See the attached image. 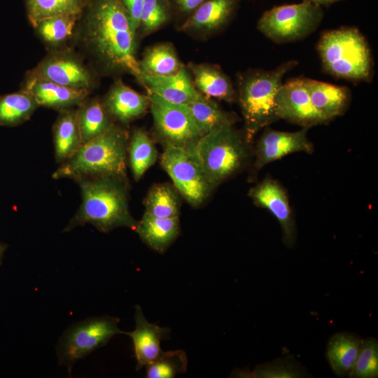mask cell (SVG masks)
<instances>
[{
	"label": "cell",
	"instance_id": "cell-3",
	"mask_svg": "<svg viewBox=\"0 0 378 378\" xmlns=\"http://www.w3.org/2000/svg\"><path fill=\"white\" fill-rule=\"evenodd\" d=\"M128 132L114 124L101 135L81 144L70 158L62 162L52 178H82L97 176L126 178Z\"/></svg>",
	"mask_w": 378,
	"mask_h": 378
},
{
	"label": "cell",
	"instance_id": "cell-23",
	"mask_svg": "<svg viewBox=\"0 0 378 378\" xmlns=\"http://www.w3.org/2000/svg\"><path fill=\"white\" fill-rule=\"evenodd\" d=\"M135 230L146 244L162 253L178 236L179 219L178 217H155L145 212L137 222Z\"/></svg>",
	"mask_w": 378,
	"mask_h": 378
},
{
	"label": "cell",
	"instance_id": "cell-31",
	"mask_svg": "<svg viewBox=\"0 0 378 378\" xmlns=\"http://www.w3.org/2000/svg\"><path fill=\"white\" fill-rule=\"evenodd\" d=\"M127 150L133 176L138 181L155 162L158 151L148 134L141 129L133 131Z\"/></svg>",
	"mask_w": 378,
	"mask_h": 378
},
{
	"label": "cell",
	"instance_id": "cell-19",
	"mask_svg": "<svg viewBox=\"0 0 378 378\" xmlns=\"http://www.w3.org/2000/svg\"><path fill=\"white\" fill-rule=\"evenodd\" d=\"M240 0H206L183 23L180 30L211 33L223 27L233 15Z\"/></svg>",
	"mask_w": 378,
	"mask_h": 378
},
{
	"label": "cell",
	"instance_id": "cell-7",
	"mask_svg": "<svg viewBox=\"0 0 378 378\" xmlns=\"http://www.w3.org/2000/svg\"><path fill=\"white\" fill-rule=\"evenodd\" d=\"M120 318L102 315L86 318L68 327L57 345L59 365L70 373L74 365L106 345L116 335L125 334L118 327Z\"/></svg>",
	"mask_w": 378,
	"mask_h": 378
},
{
	"label": "cell",
	"instance_id": "cell-5",
	"mask_svg": "<svg viewBox=\"0 0 378 378\" xmlns=\"http://www.w3.org/2000/svg\"><path fill=\"white\" fill-rule=\"evenodd\" d=\"M318 52L326 72L351 80H366L371 75V52L363 36L354 27L324 33Z\"/></svg>",
	"mask_w": 378,
	"mask_h": 378
},
{
	"label": "cell",
	"instance_id": "cell-39",
	"mask_svg": "<svg viewBox=\"0 0 378 378\" xmlns=\"http://www.w3.org/2000/svg\"><path fill=\"white\" fill-rule=\"evenodd\" d=\"M302 1H309L312 4L321 6V5L330 4L332 3H334L340 0H302Z\"/></svg>",
	"mask_w": 378,
	"mask_h": 378
},
{
	"label": "cell",
	"instance_id": "cell-30",
	"mask_svg": "<svg viewBox=\"0 0 378 378\" xmlns=\"http://www.w3.org/2000/svg\"><path fill=\"white\" fill-rule=\"evenodd\" d=\"M202 136L226 125H233V115L223 111L209 98L186 105Z\"/></svg>",
	"mask_w": 378,
	"mask_h": 378
},
{
	"label": "cell",
	"instance_id": "cell-27",
	"mask_svg": "<svg viewBox=\"0 0 378 378\" xmlns=\"http://www.w3.org/2000/svg\"><path fill=\"white\" fill-rule=\"evenodd\" d=\"M78 18L60 15L38 21L33 27L48 51L69 46Z\"/></svg>",
	"mask_w": 378,
	"mask_h": 378
},
{
	"label": "cell",
	"instance_id": "cell-25",
	"mask_svg": "<svg viewBox=\"0 0 378 378\" xmlns=\"http://www.w3.org/2000/svg\"><path fill=\"white\" fill-rule=\"evenodd\" d=\"M52 132L55 157L61 164L74 155L82 144L76 108L59 111Z\"/></svg>",
	"mask_w": 378,
	"mask_h": 378
},
{
	"label": "cell",
	"instance_id": "cell-12",
	"mask_svg": "<svg viewBox=\"0 0 378 378\" xmlns=\"http://www.w3.org/2000/svg\"><path fill=\"white\" fill-rule=\"evenodd\" d=\"M274 103L279 119L308 128L327 122L314 108L303 78L283 83Z\"/></svg>",
	"mask_w": 378,
	"mask_h": 378
},
{
	"label": "cell",
	"instance_id": "cell-32",
	"mask_svg": "<svg viewBox=\"0 0 378 378\" xmlns=\"http://www.w3.org/2000/svg\"><path fill=\"white\" fill-rule=\"evenodd\" d=\"M237 377L257 378H300L307 377L306 368L293 355L278 358L271 362L258 365L253 372L235 374Z\"/></svg>",
	"mask_w": 378,
	"mask_h": 378
},
{
	"label": "cell",
	"instance_id": "cell-35",
	"mask_svg": "<svg viewBox=\"0 0 378 378\" xmlns=\"http://www.w3.org/2000/svg\"><path fill=\"white\" fill-rule=\"evenodd\" d=\"M171 8L169 0H144L137 35L145 36L164 26L169 20Z\"/></svg>",
	"mask_w": 378,
	"mask_h": 378
},
{
	"label": "cell",
	"instance_id": "cell-28",
	"mask_svg": "<svg viewBox=\"0 0 378 378\" xmlns=\"http://www.w3.org/2000/svg\"><path fill=\"white\" fill-rule=\"evenodd\" d=\"M39 107L34 97L22 89L0 96V125L14 127L27 121Z\"/></svg>",
	"mask_w": 378,
	"mask_h": 378
},
{
	"label": "cell",
	"instance_id": "cell-26",
	"mask_svg": "<svg viewBox=\"0 0 378 378\" xmlns=\"http://www.w3.org/2000/svg\"><path fill=\"white\" fill-rule=\"evenodd\" d=\"M142 77L167 76L176 74L183 65L169 43H162L148 48L139 60Z\"/></svg>",
	"mask_w": 378,
	"mask_h": 378
},
{
	"label": "cell",
	"instance_id": "cell-16",
	"mask_svg": "<svg viewBox=\"0 0 378 378\" xmlns=\"http://www.w3.org/2000/svg\"><path fill=\"white\" fill-rule=\"evenodd\" d=\"M102 102L113 120L123 125L143 115L149 106L148 95L137 92L120 79L112 84Z\"/></svg>",
	"mask_w": 378,
	"mask_h": 378
},
{
	"label": "cell",
	"instance_id": "cell-33",
	"mask_svg": "<svg viewBox=\"0 0 378 378\" xmlns=\"http://www.w3.org/2000/svg\"><path fill=\"white\" fill-rule=\"evenodd\" d=\"M146 211L159 218H176L179 215L177 196L167 184H158L150 188L145 199Z\"/></svg>",
	"mask_w": 378,
	"mask_h": 378
},
{
	"label": "cell",
	"instance_id": "cell-29",
	"mask_svg": "<svg viewBox=\"0 0 378 378\" xmlns=\"http://www.w3.org/2000/svg\"><path fill=\"white\" fill-rule=\"evenodd\" d=\"M87 0H25L28 20L32 27L38 21L55 16L80 18Z\"/></svg>",
	"mask_w": 378,
	"mask_h": 378
},
{
	"label": "cell",
	"instance_id": "cell-4",
	"mask_svg": "<svg viewBox=\"0 0 378 378\" xmlns=\"http://www.w3.org/2000/svg\"><path fill=\"white\" fill-rule=\"evenodd\" d=\"M296 65V61L290 60L272 70L253 69L239 76L237 97L248 144L260 130L279 120L276 112L275 95L283 83L284 75Z\"/></svg>",
	"mask_w": 378,
	"mask_h": 378
},
{
	"label": "cell",
	"instance_id": "cell-15",
	"mask_svg": "<svg viewBox=\"0 0 378 378\" xmlns=\"http://www.w3.org/2000/svg\"><path fill=\"white\" fill-rule=\"evenodd\" d=\"M134 319L135 329L125 334L132 340L136 370H139L161 354L160 342L169 337L170 329L149 323L139 305L135 306Z\"/></svg>",
	"mask_w": 378,
	"mask_h": 378
},
{
	"label": "cell",
	"instance_id": "cell-20",
	"mask_svg": "<svg viewBox=\"0 0 378 378\" xmlns=\"http://www.w3.org/2000/svg\"><path fill=\"white\" fill-rule=\"evenodd\" d=\"M304 79L314 108L327 122L345 113L350 101L346 88L311 78Z\"/></svg>",
	"mask_w": 378,
	"mask_h": 378
},
{
	"label": "cell",
	"instance_id": "cell-24",
	"mask_svg": "<svg viewBox=\"0 0 378 378\" xmlns=\"http://www.w3.org/2000/svg\"><path fill=\"white\" fill-rule=\"evenodd\" d=\"M82 144L101 135L114 124L102 99L88 97L76 108Z\"/></svg>",
	"mask_w": 378,
	"mask_h": 378
},
{
	"label": "cell",
	"instance_id": "cell-37",
	"mask_svg": "<svg viewBox=\"0 0 378 378\" xmlns=\"http://www.w3.org/2000/svg\"><path fill=\"white\" fill-rule=\"evenodd\" d=\"M128 13L133 30L137 34L144 0H121Z\"/></svg>",
	"mask_w": 378,
	"mask_h": 378
},
{
	"label": "cell",
	"instance_id": "cell-36",
	"mask_svg": "<svg viewBox=\"0 0 378 378\" xmlns=\"http://www.w3.org/2000/svg\"><path fill=\"white\" fill-rule=\"evenodd\" d=\"M378 377V341L372 337L362 340L359 352L351 372V378Z\"/></svg>",
	"mask_w": 378,
	"mask_h": 378
},
{
	"label": "cell",
	"instance_id": "cell-38",
	"mask_svg": "<svg viewBox=\"0 0 378 378\" xmlns=\"http://www.w3.org/2000/svg\"><path fill=\"white\" fill-rule=\"evenodd\" d=\"M171 6L184 14H191L206 0H169Z\"/></svg>",
	"mask_w": 378,
	"mask_h": 378
},
{
	"label": "cell",
	"instance_id": "cell-9",
	"mask_svg": "<svg viewBox=\"0 0 378 378\" xmlns=\"http://www.w3.org/2000/svg\"><path fill=\"white\" fill-rule=\"evenodd\" d=\"M99 76L71 45L49 50L25 74L24 80H44L68 88L92 92Z\"/></svg>",
	"mask_w": 378,
	"mask_h": 378
},
{
	"label": "cell",
	"instance_id": "cell-41",
	"mask_svg": "<svg viewBox=\"0 0 378 378\" xmlns=\"http://www.w3.org/2000/svg\"></svg>",
	"mask_w": 378,
	"mask_h": 378
},
{
	"label": "cell",
	"instance_id": "cell-8",
	"mask_svg": "<svg viewBox=\"0 0 378 378\" xmlns=\"http://www.w3.org/2000/svg\"><path fill=\"white\" fill-rule=\"evenodd\" d=\"M324 16L321 6L302 1L300 4L273 7L262 13L258 29L274 43L302 39L320 25Z\"/></svg>",
	"mask_w": 378,
	"mask_h": 378
},
{
	"label": "cell",
	"instance_id": "cell-2",
	"mask_svg": "<svg viewBox=\"0 0 378 378\" xmlns=\"http://www.w3.org/2000/svg\"><path fill=\"white\" fill-rule=\"evenodd\" d=\"M76 182L80 188L82 202L64 232L86 223L102 232L118 227L135 230L137 222L129 210L126 178L97 176Z\"/></svg>",
	"mask_w": 378,
	"mask_h": 378
},
{
	"label": "cell",
	"instance_id": "cell-18",
	"mask_svg": "<svg viewBox=\"0 0 378 378\" xmlns=\"http://www.w3.org/2000/svg\"><path fill=\"white\" fill-rule=\"evenodd\" d=\"M143 85L148 93L155 94L175 104L187 105L204 97L195 88L184 66L172 76L144 77Z\"/></svg>",
	"mask_w": 378,
	"mask_h": 378
},
{
	"label": "cell",
	"instance_id": "cell-13",
	"mask_svg": "<svg viewBox=\"0 0 378 378\" xmlns=\"http://www.w3.org/2000/svg\"><path fill=\"white\" fill-rule=\"evenodd\" d=\"M248 195L254 204L269 211L278 220L285 246L291 248L296 241L297 230L285 188L275 179L266 177L253 187Z\"/></svg>",
	"mask_w": 378,
	"mask_h": 378
},
{
	"label": "cell",
	"instance_id": "cell-34",
	"mask_svg": "<svg viewBox=\"0 0 378 378\" xmlns=\"http://www.w3.org/2000/svg\"><path fill=\"white\" fill-rule=\"evenodd\" d=\"M188 360L184 351H162L153 361L146 365L148 378H172L187 370Z\"/></svg>",
	"mask_w": 378,
	"mask_h": 378
},
{
	"label": "cell",
	"instance_id": "cell-40",
	"mask_svg": "<svg viewBox=\"0 0 378 378\" xmlns=\"http://www.w3.org/2000/svg\"><path fill=\"white\" fill-rule=\"evenodd\" d=\"M6 247V244L0 241V264Z\"/></svg>",
	"mask_w": 378,
	"mask_h": 378
},
{
	"label": "cell",
	"instance_id": "cell-17",
	"mask_svg": "<svg viewBox=\"0 0 378 378\" xmlns=\"http://www.w3.org/2000/svg\"><path fill=\"white\" fill-rule=\"evenodd\" d=\"M21 89L29 93L39 106L59 111L77 107L91 93L44 80H24Z\"/></svg>",
	"mask_w": 378,
	"mask_h": 378
},
{
	"label": "cell",
	"instance_id": "cell-1",
	"mask_svg": "<svg viewBox=\"0 0 378 378\" xmlns=\"http://www.w3.org/2000/svg\"><path fill=\"white\" fill-rule=\"evenodd\" d=\"M136 38L121 0H87L71 46L99 77L128 74L143 85Z\"/></svg>",
	"mask_w": 378,
	"mask_h": 378
},
{
	"label": "cell",
	"instance_id": "cell-14",
	"mask_svg": "<svg viewBox=\"0 0 378 378\" xmlns=\"http://www.w3.org/2000/svg\"><path fill=\"white\" fill-rule=\"evenodd\" d=\"M308 130V127H302L295 132H283L267 127L255 146V172L293 153H312L314 148L307 137Z\"/></svg>",
	"mask_w": 378,
	"mask_h": 378
},
{
	"label": "cell",
	"instance_id": "cell-11",
	"mask_svg": "<svg viewBox=\"0 0 378 378\" xmlns=\"http://www.w3.org/2000/svg\"><path fill=\"white\" fill-rule=\"evenodd\" d=\"M155 129L165 145L190 148L202 136L186 105L148 93Z\"/></svg>",
	"mask_w": 378,
	"mask_h": 378
},
{
	"label": "cell",
	"instance_id": "cell-22",
	"mask_svg": "<svg viewBox=\"0 0 378 378\" xmlns=\"http://www.w3.org/2000/svg\"><path fill=\"white\" fill-rule=\"evenodd\" d=\"M196 90L207 98L232 102L237 97L230 78L217 66L206 64H190Z\"/></svg>",
	"mask_w": 378,
	"mask_h": 378
},
{
	"label": "cell",
	"instance_id": "cell-21",
	"mask_svg": "<svg viewBox=\"0 0 378 378\" xmlns=\"http://www.w3.org/2000/svg\"><path fill=\"white\" fill-rule=\"evenodd\" d=\"M362 339L354 332L342 331L328 340L326 357L335 375L349 377L357 358Z\"/></svg>",
	"mask_w": 378,
	"mask_h": 378
},
{
	"label": "cell",
	"instance_id": "cell-6",
	"mask_svg": "<svg viewBox=\"0 0 378 378\" xmlns=\"http://www.w3.org/2000/svg\"><path fill=\"white\" fill-rule=\"evenodd\" d=\"M245 138L226 125L202 136L188 150L213 187L239 171L248 159Z\"/></svg>",
	"mask_w": 378,
	"mask_h": 378
},
{
	"label": "cell",
	"instance_id": "cell-10",
	"mask_svg": "<svg viewBox=\"0 0 378 378\" xmlns=\"http://www.w3.org/2000/svg\"><path fill=\"white\" fill-rule=\"evenodd\" d=\"M160 163L176 188L193 206L200 205L214 188L188 149L166 145Z\"/></svg>",
	"mask_w": 378,
	"mask_h": 378
}]
</instances>
